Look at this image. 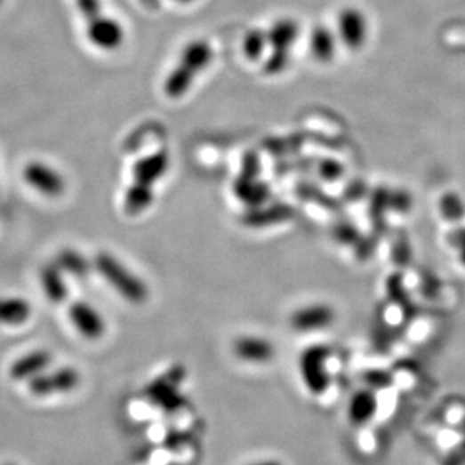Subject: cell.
<instances>
[{
  "mask_svg": "<svg viewBox=\"0 0 465 465\" xmlns=\"http://www.w3.org/2000/svg\"><path fill=\"white\" fill-rule=\"evenodd\" d=\"M212 60V50L206 41H193L182 52L177 67L164 82V93L169 99H181L202 69Z\"/></svg>",
  "mask_w": 465,
  "mask_h": 465,
  "instance_id": "6da1fadb",
  "label": "cell"
},
{
  "mask_svg": "<svg viewBox=\"0 0 465 465\" xmlns=\"http://www.w3.org/2000/svg\"><path fill=\"white\" fill-rule=\"evenodd\" d=\"M95 269L130 303L142 304L147 301L149 295L147 284L130 271L118 258L108 252H101L95 258Z\"/></svg>",
  "mask_w": 465,
  "mask_h": 465,
  "instance_id": "7a4b0ae2",
  "label": "cell"
},
{
  "mask_svg": "<svg viewBox=\"0 0 465 465\" xmlns=\"http://www.w3.org/2000/svg\"><path fill=\"white\" fill-rule=\"evenodd\" d=\"M186 367L181 365L172 366L169 371L156 378L145 389V397L157 404L166 413H175L187 405L186 397L180 393V386L186 378Z\"/></svg>",
  "mask_w": 465,
  "mask_h": 465,
  "instance_id": "3957f363",
  "label": "cell"
},
{
  "mask_svg": "<svg viewBox=\"0 0 465 465\" xmlns=\"http://www.w3.org/2000/svg\"><path fill=\"white\" fill-rule=\"evenodd\" d=\"M330 358V349L325 345H312L304 349L300 357L299 367L304 386L309 392L317 397L323 395L330 386V373L327 371V362Z\"/></svg>",
  "mask_w": 465,
  "mask_h": 465,
  "instance_id": "277c9868",
  "label": "cell"
},
{
  "mask_svg": "<svg viewBox=\"0 0 465 465\" xmlns=\"http://www.w3.org/2000/svg\"><path fill=\"white\" fill-rule=\"evenodd\" d=\"M80 384V373L74 367L65 366L53 373H41L29 381V390L34 397H52L54 393L71 392Z\"/></svg>",
  "mask_w": 465,
  "mask_h": 465,
  "instance_id": "5b68a950",
  "label": "cell"
},
{
  "mask_svg": "<svg viewBox=\"0 0 465 465\" xmlns=\"http://www.w3.org/2000/svg\"><path fill=\"white\" fill-rule=\"evenodd\" d=\"M338 38L345 47L351 50L362 49L369 34L366 15L357 8H345L338 17Z\"/></svg>",
  "mask_w": 465,
  "mask_h": 465,
  "instance_id": "8992f818",
  "label": "cell"
},
{
  "mask_svg": "<svg viewBox=\"0 0 465 465\" xmlns=\"http://www.w3.org/2000/svg\"><path fill=\"white\" fill-rule=\"evenodd\" d=\"M23 177L32 188L40 191L44 196L58 197L65 191L62 175L44 163H29L23 171Z\"/></svg>",
  "mask_w": 465,
  "mask_h": 465,
  "instance_id": "52a82bcc",
  "label": "cell"
},
{
  "mask_svg": "<svg viewBox=\"0 0 465 465\" xmlns=\"http://www.w3.org/2000/svg\"><path fill=\"white\" fill-rule=\"evenodd\" d=\"M336 312L332 306L314 303L295 310L291 317V325L297 332H317L333 325Z\"/></svg>",
  "mask_w": 465,
  "mask_h": 465,
  "instance_id": "ba28073f",
  "label": "cell"
},
{
  "mask_svg": "<svg viewBox=\"0 0 465 465\" xmlns=\"http://www.w3.org/2000/svg\"><path fill=\"white\" fill-rule=\"evenodd\" d=\"M69 319L74 327L86 339L95 341L103 336L106 332V323L97 309L84 301H76L69 308Z\"/></svg>",
  "mask_w": 465,
  "mask_h": 465,
  "instance_id": "9c48e42d",
  "label": "cell"
},
{
  "mask_svg": "<svg viewBox=\"0 0 465 465\" xmlns=\"http://www.w3.org/2000/svg\"><path fill=\"white\" fill-rule=\"evenodd\" d=\"M258 164L255 158L250 157L249 163H245V169L234 186L237 197L249 205L258 206L269 197V187L256 181Z\"/></svg>",
  "mask_w": 465,
  "mask_h": 465,
  "instance_id": "30bf717a",
  "label": "cell"
},
{
  "mask_svg": "<svg viewBox=\"0 0 465 465\" xmlns=\"http://www.w3.org/2000/svg\"><path fill=\"white\" fill-rule=\"evenodd\" d=\"M237 357L253 365L269 363L276 356V348L269 339L260 336H240L232 343Z\"/></svg>",
  "mask_w": 465,
  "mask_h": 465,
  "instance_id": "8fae6325",
  "label": "cell"
},
{
  "mask_svg": "<svg viewBox=\"0 0 465 465\" xmlns=\"http://www.w3.org/2000/svg\"><path fill=\"white\" fill-rule=\"evenodd\" d=\"M52 353L45 349H36L17 358L10 366V377L14 381H30L44 373L52 363Z\"/></svg>",
  "mask_w": 465,
  "mask_h": 465,
  "instance_id": "7c38bea8",
  "label": "cell"
},
{
  "mask_svg": "<svg viewBox=\"0 0 465 465\" xmlns=\"http://www.w3.org/2000/svg\"><path fill=\"white\" fill-rule=\"evenodd\" d=\"M169 169V154L166 151H157L140 158L132 166L134 182L143 186L152 187L162 180Z\"/></svg>",
  "mask_w": 465,
  "mask_h": 465,
  "instance_id": "4fadbf2b",
  "label": "cell"
},
{
  "mask_svg": "<svg viewBox=\"0 0 465 465\" xmlns=\"http://www.w3.org/2000/svg\"><path fill=\"white\" fill-rule=\"evenodd\" d=\"M88 38L99 49L108 52L118 49L124 40L123 26L106 15L101 20L88 25Z\"/></svg>",
  "mask_w": 465,
  "mask_h": 465,
  "instance_id": "5bb4252c",
  "label": "cell"
},
{
  "mask_svg": "<svg viewBox=\"0 0 465 465\" xmlns=\"http://www.w3.org/2000/svg\"><path fill=\"white\" fill-rule=\"evenodd\" d=\"M338 40V34L328 29L327 26H317L309 38V49L315 60L327 64L336 54Z\"/></svg>",
  "mask_w": 465,
  "mask_h": 465,
  "instance_id": "9a60e30c",
  "label": "cell"
},
{
  "mask_svg": "<svg viewBox=\"0 0 465 465\" xmlns=\"http://www.w3.org/2000/svg\"><path fill=\"white\" fill-rule=\"evenodd\" d=\"M299 25L291 19L276 21L267 32L269 45L275 53L289 54V50L299 38Z\"/></svg>",
  "mask_w": 465,
  "mask_h": 465,
  "instance_id": "2e32d148",
  "label": "cell"
},
{
  "mask_svg": "<svg viewBox=\"0 0 465 465\" xmlns=\"http://www.w3.org/2000/svg\"><path fill=\"white\" fill-rule=\"evenodd\" d=\"M378 410V401L373 390H358L349 401L348 406V417L354 425H366L367 421H373Z\"/></svg>",
  "mask_w": 465,
  "mask_h": 465,
  "instance_id": "e0dca14e",
  "label": "cell"
},
{
  "mask_svg": "<svg viewBox=\"0 0 465 465\" xmlns=\"http://www.w3.org/2000/svg\"><path fill=\"white\" fill-rule=\"evenodd\" d=\"M41 286L45 297L54 304L64 303L68 297V289L65 285L64 271L56 264L45 265L41 269Z\"/></svg>",
  "mask_w": 465,
  "mask_h": 465,
  "instance_id": "ac0fdd59",
  "label": "cell"
},
{
  "mask_svg": "<svg viewBox=\"0 0 465 465\" xmlns=\"http://www.w3.org/2000/svg\"><path fill=\"white\" fill-rule=\"evenodd\" d=\"M32 317V306L21 297H0V325H21Z\"/></svg>",
  "mask_w": 465,
  "mask_h": 465,
  "instance_id": "d6986e66",
  "label": "cell"
},
{
  "mask_svg": "<svg viewBox=\"0 0 465 465\" xmlns=\"http://www.w3.org/2000/svg\"><path fill=\"white\" fill-rule=\"evenodd\" d=\"M293 216L289 206L276 205L269 208H256L243 217V223L249 228H264V226L279 223Z\"/></svg>",
  "mask_w": 465,
  "mask_h": 465,
  "instance_id": "ffe728a7",
  "label": "cell"
},
{
  "mask_svg": "<svg viewBox=\"0 0 465 465\" xmlns=\"http://www.w3.org/2000/svg\"><path fill=\"white\" fill-rule=\"evenodd\" d=\"M152 201H154L152 187L132 182V186L128 187L127 191H125L124 210L128 216H138L151 206Z\"/></svg>",
  "mask_w": 465,
  "mask_h": 465,
  "instance_id": "44dd1931",
  "label": "cell"
},
{
  "mask_svg": "<svg viewBox=\"0 0 465 465\" xmlns=\"http://www.w3.org/2000/svg\"><path fill=\"white\" fill-rule=\"evenodd\" d=\"M54 264L58 265L64 273H69V275L76 276V277L88 276L89 269H91L89 261L82 253H79L77 250L74 249L62 250L58 258H56Z\"/></svg>",
  "mask_w": 465,
  "mask_h": 465,
  "instance_id": "7402d4cb",
  "label": "cell"
},
{
  "mask_svg": "<svg viewBox=\"0 0 465 465\" xmlns=\"http://www.w3.org/2000/svg\"><path fill=\"white\" fill-rule=\"evenodd\" d=\"M267 45H269L267 32H262L260 29L250 30L249 34L245 35L243 50H245L247 60H260Z\"/></svg>",
  "mask_w": 465,
  "mask_h": 465,
  "instance_id": "603a6c76",
  "label": "cell"
},
{
  "mask_svg": "<svg viewBox=\"0 0 465 465\" xmlns=\"http://www.w3.org/2000/svg\"><path fill=\"white\" fill-rule=\"evenodd\" d=\"M441 216L451 221H458L464 219L465 204L456 193H445L440 201Z\"/></svg>",
  "mask_w": 465,
  "mask_h": 465,
  "instance_id": "cb8c5ba5",
  "label": "cell"
},
{
  "mask_svg": "<svg viewBox=\"0 0 465 465\" xmlns=\"http://www.w3.org/2000/svg\"><path fill=\"white\" fill-rule=\"evenodd\" d=\"M288 62L289 54L275 53V52H271L269 58H267V60H265V73L271 74V76L282 73V71L288 67Z\"/></svg>",
  "mask_w": 465,
  "mask_h": 465,
  "instance_id": "d4e9b609",
  "label": "cell"
},
{
  "mask_svg": "<svg viewBox=\"0 0 465 465\" xmlns=\"http://www.w3.org/2000/svg\"><path fill=\"white\" fill-rule=\"evenodd\" d=\"M447 240L451 243L452 247L458 252L461 264L465 267V228H458V229L453 230Z\"/></svg>",
  "mask_w": 465,
  "mask_h": 465,
  "instance_id": "484cf974",
  "label": "cell"
},
{
  "mask_svg": "<svg viewBox=\"0 0 465 465\" xmlns=\"http://www.w3.org/2000/svg\"><path fill=\"white\" fill-rule=\"evenodd\" d=\"M365 378H366V382L369 386L378 387V389H382V387L392 384V375L384 373V371H369V373L365 375Z\"/></svg>",
  "mask_w": 465,
  "mask_h": 465,
  "instance_id": "4316f807",
  "label": "cell"
},
{
  "mask_svg": "<svg viewBox=\"0 0 465 465\" xmlns=\"http://www.w3.org/2000/svg\"><path fill=\"white\" fill-rule=\"evenodd\" d=\"M334 237H336L341 243H343V245H354V243L358 240L357 234H356V229H354L353 226H339L336 232H334Z\"/></svg>",
  "mask_w": 465,
  "mask_h": 465,
  "instance_id": "83f0119b",
  "label": "cell"
},
{
  "mask_svg": "<svg viewBox=\"0 0 465 465\" xmlns=\"http://www.w3.org/2000/svg\"><path fill=\"white\" fill-rule=\"evenodd\" d=\"M188 438H190V436L182 434V432H172L171 436H167L164 443H166V445L169 447V449H175V447H180L182 443H187Z\"/></svg>",
  "mask_w": 465,
  "mask_h": 465,
  "instance_id": "f1b7e54d",
  "label": "cell"
},
{
  "mask_svg": "<svg viewBox=\"0 0 465 465\" xmlns=\"http://www.w3.org/2000/svg\"><path fill=\"white\" fill-rule=\"evenodd\" d=\"M252 465H284L282 462H279V461L275 460H265V461H260V462H255V464Z\"/></svg>",
  "mask_w": 465,
  "mask_h": 465,
  "instance_id": "f546056e",
  "label": "cell"
},
{
  "mask_svg": "<svg viewBox=\"0 0 465 465\" xmlns=\"http://www.w3.org/2000/svg\"><path fill=\"white\" fill-rule=\"evenodd\" d=\"M143 2H145V4H147V5H154V2H156V0H143Z\"/></svg>",
  "mask_w": 465,
  "mask_h": 465,
  "instance_id": "4dcf8cb0",
  "label": "cell"
},
{
  "mask_svg": "<svg viewBox=\"0 0 465 465\" xmlns=\"http://www.w3.org/2000/svg\"><path fill=\"white\" fill-rule=\"evenodd\" d=\"M178 2H181V4H188V2H193V0H178Z\"/></svg>",
  "mask_w": 465,
  "mask_h": 465,
  "instance_id": "1f68e13d",
  "label": "cell"
},
{
  "mask_svg": "<svg viewBox=\"0 0 465 465\" xmlns=\"http://www.w3.org/2000/svg\"><path fill=\"white\" fill-rule=\"evenodd\" d=\"M2 2H4V0H0V4H2Z\"/></svg>",
  "mask_w": 465,
  "mask_h": 465,
  "instance_id": "d6a6232c",
  "label": "cell"
}]
</instances>
